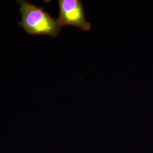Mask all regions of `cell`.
Wrapping results in <instances>:
<instances>
[{
    "label": "cell",
    "mask_w": 153,
    "mask_h": 153,
    "mask_svg": "<svg viewBox=\"0 0 153 153\" xmlns=\"http://www.w3.org/2000/svg\"><path fill=\"white\" fill-rule=\"evenodd\" d=\"M21 14L20 25L32 35H49L55 37L61 31L58 19H55L44 10L26 1H18Z\"/></svg>",
    "instance_id": "1"
},
{
    "label": "cell",
    "mask_w": 153,
    "mask_h": 153,
    "mask_svg": "<svg viewBox=\"0 0 153 153\" xmlns=\"http://www.w3.org/2000/svg\"><path fill=\"white\" fill-rule=\"evenodd\" d=\"M60 15L58 21L61 27L72 26L83 31H89L91 24L86 19L84 7L80 0L59 1Z\"/></svg>",
    "instance_id": "2"
}]
</instances>
